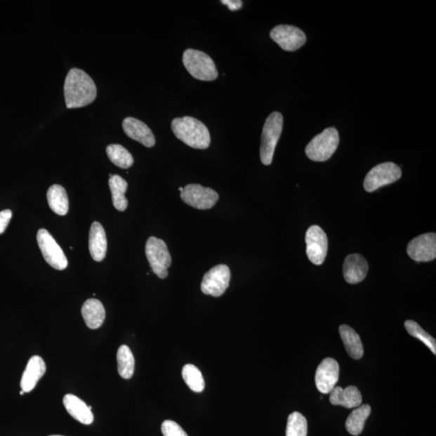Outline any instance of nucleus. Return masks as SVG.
Listing matches in <instances>:
<instances>
[{
    "instance_id": "f8f14e48",
    "label": "nucleus",
    "mask_w": 436,
    "mask_h": 436,
    "mask_svg": "<svg viewBox=\"0 0 436 436\" xmlns=\"http://www.w3.org/2000/svg\"><path fill=\"white\" fill-rule=\"evenodd\" d=\"M271 39L285 51H296L305 44V32L297 27L281 25L270 32Z\"/></svg>"
},
{
    "instance_id": "423d86ee",
    "label": "nucleus",
    "mask_w": 436,
    "mask_h": 436,
    "mask_svg": "<svg viewBox=\"0 0 436 436\" xmlns=\"http://www.w3.org/2000/svg\"><path fill=\"white\" fill-rule=\"evenodd\" d=\"M145 255L152 271L160 279L168 277L171 256L165 242L155 237H150L145 244Z\"/></svg>"
},
{
    "instance_id": "aec40b11",
    "label": "nucleus",
    "mask_w": 436,
    "mask_h": 436,
    "mask_svg": "<svg viewBox=\"0 0 436 436\" xmlns=\"http://www.w3.org/2000/svg\"><path fill=\"white\" fill-rule=\"evenodd\" d=\"M65 408L71 416L81 423L90 425L93 423L94 416L91 407L73 395H67L63 398Z\"/></svg>"
},
{
    "instance_id": "0eeeda50",
    "label": "nucleus",
    "mask_w": 436,
    "mask_h": 436,
    "mask_svg": "<svg viewBox=\"0 0 436 436\" xmlns=\"http://www.w3.org/2000/svg\"><path fill=\"white\" fill-rule=\"evenodd\" d=\"M402 170L394 163H383L374 166L364 181V190L373 192L401 179Z\"/></svg>"
},
{
    "instance_id": "393cba45",
    "label": "nucleus",
    "mask_w": 436,
    "mask_h": 436,
    "mask_svg": "<svg viewBox=\"0 0 436 436\" xmlns=\"http://www.w3.org/2000/svg\"><path fill=\"white\" fill-rule=\"evenodd\" d=\"M371 414L369 405H363L357 407L348 416L346 421L348 432L352 435L362 434L364 428L366 420Z\"/></svg>"
},
{
    "instance_id": "39448f33",
    "label": "nucleus",
    "mask_w": 436,
    "mask_h": 436,
    "mask_svg": "<svg viewBox=\"0 0 436 436\" xmlns=\"http://www.w3.org/2000/svg\"><path fill=\"white\" fill-rule=\"evenodd\" d=\"M339 136L335 127L327 128L307 145V157L315 161H325L331 159L338 148Z\"/></svg>"
},
{
    "instance_id": "412c9836",
    "label": "nucleus",
    "mask_w": 436,
    "mask_h": 436,
    "mask_svg": "<svg viewBox=\"0 0 436 436\" xmlns=\"http://www.w3.org/2000/svg\"><path fill=\"white\" fill-rule=\"evenodd\" d=\"M82 315L86 325L90 329H98L105 319V310L99 300L91 298L85 301L82 307Z\"/></svg>"
},
{
    "instance_id": "bb28decb",
    "label": "nucleus",
    "mask_w": 436,
    "mask_h": 436,
    "mask_svg": "<svg viewBox=\"0 0 436 436\" xmlns=\"http://www.w3.org/2000/svg\"><path fill=\"white\" fill-rule=\"evenodd\" d=\"M118 373L124 379L131 378L134 373L133 355L131 350L126 345H122L118 349L117 355Z\"/></svg>"
},
{
    "instance_id": "7ed1b4c3",
    "label": "nucleus",
    "mask_w": 436,
    "mask_h": 436,
    "mask_svg": "<svg viewBox=\"0 0 436 436\" xmlns=\"http://www.w3.org/2000/svg\"><path fill=\"white\" fill-rule=\"evenodd\" d=\"M283 116L278 112L271 113L267 118L261 138L260 159L263 164L268 166L272 163L275 150L283 131Z\"/></svg>"
},
{
    "instance_id": "1a4fd4ad",
    "label": "nucleus",
    "mask_w": 436,
    "mask_h": 436,
    "mask_svg": "<svg viewBox=\"0 0 436 436\" xmlns=\"http://www.w3.org/2000/svg\"><path fill=\"white\" fill-rule=\"evenodd\" d=\"M231 273L228 266L219 265L204 274L201 289L206 295L219 298L228 289Z\"/></svg>"
},
{
    "instance_id": "2eb2a0df",
    "label": "nucleus",
    "mask_w": 436,
    "mask_h": 436,
    "mask_svg": "<svg viewBox=\"0 0 436 436\" xmlns=\"http://www.w3.org/2000/svg\"><path fill=\"white\" fill-rule=\"evenodd\" d=\"M122 127L128 138L137 141L145 147H153L155 137L147 125L134 117H126L123 121Z\"/></svg>"
},
{
    "instance_id": "20e7f679",
    "label": "nucleus",
    "mask_w": 436,
    "mask_h": 436,
    "mask_svg": "<svg viewBox=\"0 0 436 436\" xmlns=\"http://www.w3.org/2000/svg\"><path fill=\"white\" fill-rule=\"evenodd\" d=\"M183 63L192 77L202 81H213L218 72L213 59L206 53L188 48L183 55Z\"/></svg>"
},
{
    "instance_id": "4be33fe9",
    "label": "nucleus",
    "mask_w": 436,
    "mask_h": 436,
    "mask_svg": "<svg viewBox=\"0 0 436 436\" xmlns=\"http://www.w3.org/2000/svg\"><path fill=\"white\" fill-rule=\"evenodd\" d=\"M339 333L347 350L350 357L359 359L363 357L364 348L362 339L351 326L341 325L339 326Z\"/></svg>"
},
{
    "instance_id": "f704fd0d",
    "label": "nucleus",
    "mask_w": 436,
    "mask_h": 436,
    "mask_svg": "<svg viewBox=\"0 0 436 436\" xmlns=\"http://www.w3.org/2000/svg\"><path fill=\"white\" fill-rule=\"evenodd\" d=\"M50 436H63V435H50Z\"/></svg>"
},
{
    "instance_id": "cd10ccee",
    "label": "nucleus",
    "mask_w": 436,
    "mask_h": 436,
    "mask_svg": "<svg viewBox=\"0 0 436 436\" xmlns=\"http://www.w3.org/2000/svg\"><path fill=\"white\" fill-rule=\"evenodd\" d=\"M183 378L193 392H202L204 390V380L202 371L193 364H186L182 370Z\"/></svg>"
},
{
    "instance_id": "473e14b6",
    "label": "nucleus",
    "mask_w": 436,
    "mask_h": 436,
    "mask_svg": "<svg viewBox=\"0 0 436 436\" xmlns=\"http://www.w3.org/2000/svg\"><path fill=\"white\" fill-rule=\"evenodd\" d=\"M223 4L228 6L229 9L231 11H237L242 8V2L240 0H223V1H220Z\"/></svg>"
},
{
    "instance_id": "f3484780",
    "label": "nucleus",
    "mask_w": 436,
    "mask_h": 436,
    "mask_svg": "<svg viewBox=\"0 0 436 436\" xmlns=\"http://www.w3.org/2000/svg\"><path fill=\"white\" fill-rule=\"evenodd\" d=\"M46 366L44 360L39 355L32 357L26 366L22 378H21V389L25 392H31L36 387L37 382L44 376Z\"/></svg>"
},
{
    "instance_id": "2f4dec72",
    "label": "nucleus",
    "mask_w": 436,
    "mask_h": 436,
    "mask_svg": "<svg viewBox=\"0 0 436 436\" xmlns=\"http://www.w3.org/2000/svg\"><path fill=\"white\" fill-rule=\"evenodd\" d=\"M12 217L13 213L10 209L4 210V211L0 212V234L4 233Z\"/></svg>"
},
{
    "instance_id": "f257e3e1",
    "label": "nucleus",
    "mask_w": 436,
    "mask_h": 436,
    "mask_svg": "<svg viewBox=\"0 0 436 436\" xmlns=\"http://www.w3.org/2000/svg\"><path fill=\"white\" fill-rule=\"evenodd\" d=\"M97 89L93 79L83 70H70L64 84L65 101L68 109L87 106L96 98Z\"/></svg>"
},
{
    "instance_id": "6ab92c4d",
    "label": "nucleus",
    "mask_w": 436,
    "mask_h": 436,
    "mask_svg": "<svg viewBox=\"0 0 436 436\" xmlns=\"http://www.w3.org/2000/svg\"><path fill=\"white\" fill-rule=\"evenodd\" d=\"M107 237L103 226L99 223L91 224L89 233V251L96 262H101L106 256Z\"/></svg>"
},
{
    "instance_id": "72a5a7b5",
    "label": "nucleus",
    "mask_w": 436,
    "mask_h": 436,
    "mask_svg": "<svg viewBox=\"0 0 436 436\" xmlns=\"http://www.w3.org/2000/svg\"><path fill=\"white\" fill-rule=\"evenodd\" d=\"M179 190H180V192H183V190H184V188H183V187H180V188H179Z\"/></svg>"
},
{
    "instance_id": "b1692460",
    "label": "nucleus",
    "mask_w": 436,
    "mask_h": 436,
    "mask_svg": "<svg viewBox=\"0 0 436 436\" xmlns=\"http://www.w3.org/2000/svg\"><path fill=\"white\" fill-rule=\"evenodd\" d=\"M109 185L112 192L113 206L118 211H125L128 207V201L125 197L128 188L127 182L120 176L114 175L110 178Z\"/></svg>"
},
{
    "instance_id": "5701e85b",
    "label": "nucleus",
    "mask_w": 436,
    "mask_h": 436,
    "mask_svg": "<svg viewBox=\"0 0 436 436\" xmlns=\"http://www.w3.org/2000/svg\"><path fill=\"white\" fill-rule=\"evenodd\" d=\"M48 206L60 216H65L68 213L69 200L65 188L58 185H53L47 192Z\"/></svg>"
},
{
    "instance_id": "f03ea898",
    "label": "nucleus",
    "mask_w": 436,
    "mask_h": 436,
    "mask_svg": "<svg viewBox=\"0 0 436 436\" xmlns=\"http://www.w3.org/2000/svg\"><path fill=\"white\" fill-rule=\"evenodd\" d=\"M171 129L178 139L194 149H207L211 142L206 125L192 117L175 118Z\"/></svg>"
},
{
    "instance_id": "9b49d317",
    "label": "nucleus",
    "mask_w": 436,
    "mask_h": 436,
    "mask_svg": "<svg viewBox=\"0 0 436 436\" xmlns=\"http://www.w3.org/2000/svg\"><path fill=\"white\" fill-rule=\"evenodd\" d=\"M306 254L311 263L321 265L325 261L328 251V239L319 225H312L305 234Z\"/></svg>"
},
{
    "instance_id": "ddd939ff",
    "label": "nucleus",
    "mask_w": 436,
    "mask_h": 436,
    "mask_svg": "<svg viewBox=\"0 0 436 436\" xmlns=\"http://www.w3.org/2000/svg\"><path fill=\"white\" fill-rule=\"evenodd\" d=\"M407 252L416 262L434 260L436 257V234L428 233L416 237L409 242Z\"/></svg>"
},
{
    "instance_id": "a211bd4d",
    "label": "nucleus",
    "mask_w": 436,
    "mask_h": 436,
    "mask_svg": "<svg viewBox=\"0 0 436 436\" xmlns=\"http://www.w3.org/2000/svg\"><path fill=\"white\" fill-rule=\"evenodd\" d=\"M330 402L332 405L342 406L348 409L362 406V395L357 387L348 386L345 389L336 386L330 392Z\"/></svg>"
},
{
    "instance_id": "a878e982",
    "label": "nucleus",
    "mask_w": 436,
    "mask_h": 436,
    "mask_svg": "<svg viewBox=\"0 0 436 436\" xmlns=\"http://www.w3.org/2000/svg\"><path fill=\"white\" fill-rule=\"evenodd\" d=\"M107 157L118 168L128 169L133 164V158L125 147L119 144H111L106 148Z\"/></svg>"
},
{
    "instance_id": "c756f323",
    "label": "nucleus",
    "mask_w": 436,
    "mask_h": 436,
    "mask_svg": "<svg viewBox=\"0 0 436 436\" xmlns=\"http://www.w3.org/2000/svg\"><path fill=\"white\" fill-rule=\"evenodd\" d=\"M308 423L299 412H293L288 418L286 436H307Z\"/></svg>"
},
{
    "instance_id": "6e6552de",
    "label": "nucleus",
    "mask_w": 436,
    "mask_h": 436,
    "mask_svg": "<svg viewBox=\"0 0 436 436\" xmlns=\"http://www.w3.org/2000/svg\"><path fill=\"white\" fill-rule=\"evenodd\" d=\"M37 244L48 265L57 270H64L68 261L60 246L45 229L39 230L37 235Z\"/></svg>"
},
{
    "instance_id": "dca6fc26",
    "label": "nucleus",
    "mask_w": 436,
    "mask_h": 436,
    "mask_svg": "<svg viewBox=\"0 0 436 436\" xmlns=\"http://www.w3.org/2000/svg\"><path fill=\"white\" fill-rule=\"evenodd\" d=\"M343 272L344 279L348 283L358 284L367 276L369 263L362 255H349L344 260Z\"/></svg>"
},
{
    "instance_id": "c85d7f7f",
    "label": "nucleus",
    "mask_w": 436,
    "mask_h": 436,
    "mask_svg": "<svg viewBox=\"0 0 436 436\" xmlns=\"http://www.w3.org/2000/svg\"><path fill=\"white\" fill-rule=\"evenodd\" d=\"M405 327L409 333L414 338H417L423 342L434 355L436 354V342L435 338L425 331L416 322L407 320L405 322Z\"/></svg>"
},
{
    "instance_id": "9d476101",
    "label": "nucleus",
    "mask_w": 436,
    "mask_h": 436,
    "mask_svg": "<svg viewBox=\"0 0 436 436\" xmlns=\"http://www.w3.org/2000/svg\"><path fill=\"white\" fill-rule=\"evenodd\" d=\"M180 197L188 206L201 210L212 209L218 201L219 195L212 188L200 185H187Z\"/></svg>"
},
{
    "instance_id": "7c9ffc66",
    "label": "nucleus",
    "mask_w": 436,
    "mask_h": 436,
    "mask_svg": "<svg viewBox=\"0 0 436 436\" xmlns=\"http://www.w3.org/2000/svg\"><path fill=\"white\" fill-rule=\"evenodd\" d=\"M161 429L164 436H188L184 429L172 420H166Z\"/></svg>"
},
{
    "instance_id": "4468645a",
    "label": "nucleus",
    "mask_w": 436,
    "mask_h": 436,
    "mask_svg": "<svg viewBox=\"0 0 436 436\" xmlns=\"http://www.w3.org/2000/svg\"><path fill=\"white\" fill-rule=\"evenodd\" d=\"M339 376V365L333 358L323 359L317 367L315 374V385L322 394H330L336 386Z\"/></svg>"
}]
</instances>
